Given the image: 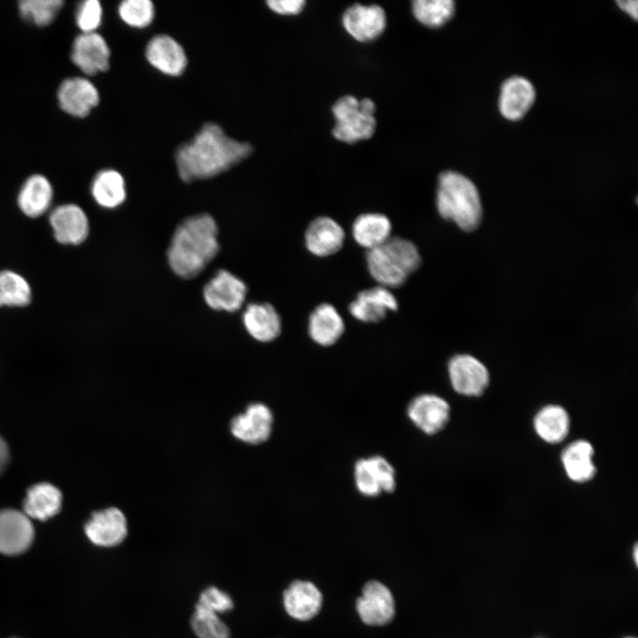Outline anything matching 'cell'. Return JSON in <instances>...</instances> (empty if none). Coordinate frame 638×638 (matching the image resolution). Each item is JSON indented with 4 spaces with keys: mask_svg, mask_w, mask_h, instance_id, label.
<instances>
[{
    "mask_svg": "<svg viewBox=\"0 0 638 638\" xmlns=\"http://www.w3.org/2000/svg\"><path fill=\"white\" fill-rule=\"evenodd\" d=\"M252 151L249 144L229 137L219 125L209 122L178 148V174L185 182L214 177L247 158Z\"/></svg>",
    "mask_w": 638,
    "mask_h": 638,
    "instance_id": "cell-1",
    "label": "cell"
},
{
    "mask_svg": "<svg viewBox=\"0 0 638 638\" xmlns=\"http://www.w3.org/2000/svg\"><path fill=\"white\" fill-rule=\"evenodd\" d=\"M217 237V224L209 214H197L183 221L167 253L171 269L183 278L198 275L219 251Z\"/></svg>",
    "mask_w": 638,
    "mask_h": 638,
    "instance_id": "cell-2",
    "label": "cell"
},
{
    "mask_svg": "<svg viewBox=\"0 0 638 638\" xmlns=\"http://www.w3.org/2000/svg\"><path fill=\"white\" fill-rule=\"evenodd\" d=\"M436 206L440 216L452 221L464 231L478 228L482 206L475 184L464 175L446 171L440 175Z\"/></svg>",
    "mask_w": 638,
    "mask_h": 638,
    "instance_id": "cell-3",
    "label": "cell"
},
{
    "mask_svg": "<svg viewBox=\"0 0 638 638\" xmlns=\"http://www.w3.org/2000/svg\"><path fill=\"white\" fill-rule=\"evenodd\" d=\"M368 269L379 285L398 287L420 266L421 257L411 241L391 237L381 245L369 250L366 255Z\"/></svg>",
    "mask_w": 638,
    "mask_h": 638,
    "instance_id": "cell-4",
    "label": "cell"
},
{
    "mask_svg": "<svg viewBox=\"0 0 638 638\" xmlns=\"http://www.w3.org/2000/svg\"><path fill=\"white\" fill-rule=\"evenodd\" d=\"M375 110L370 98L359 101L353 96L340 97L332 106L336 120L333 136L347 144L370 138L376 128Z\"/></svg>",
    "mask_w": 638,
    "mask_h": 638,
    "instance_id": "cell-5",
    "label": "cell"
},
{
    "mask_svg": "<svg viewBox=\"0 0 638 638\" xmlns=\"http://www.w3.org/2000/svg\"><path fill=\"white\" fill-rule=\"evenodd\" d=\"M49 222L57 242L65 245L83 243L89 232V222L84 210L78 205L66 203L55 207Z\"/></svg>",
    "mask_w": 638,
    "mask_h": 638,
    "instance_id": "cell-6",
    "label": "cell"
},
{
    "mask_svg": "<svg viewBox=\"0 0 638 638\" xmlns=\"http://www.w3.org/2000/svg\"><path fill=\"white\" fill-rule=\"evenodd\" d=\"M354 480L358 491L365 496H377L382 492L391 493L396 486L393 467L379 455L357 461Z\"/></svg>",
    "mask_w": 638,
    "mask_h": 638,
    "instance_id": "cell-7",
    "label": "cell"
},
{
    "mask_svg": "<svg viewBox=\"0 0 638 638\" xmlns=\"http://www.w3.org/2000/svg\"><path fill=\"white\" fill-rule=\"evenodd\" d=\"M246 292V285L242 280L230 272L222 269L206 283L203 296L211 308L234 312L242 307Z\"/></svg>",
    "mask_w": 638,
    "mask_h": 638,
    "instance_id": "cell-8",
    "label": "cell"
},
{
    "mask_svg": "<svg viewBox=\"0 0 638 638\" xmlns=\"http://www.w3.org/2000/svg\"><path fill=\"white\" fill-rule=\"evenodd\" d=\"M361 619L370 626H384L394 617L395 605L389 588L377 580L367 582L356 601Z\"/></svg>",
    "mask_w": 638,
    "mask_h": 638,
    "instance_id": "cell-9",
    "label": "cell"
},
{
    "mask_svg": "<svg viewBox=\"0 0 638 638\" xmlns=\"http://www.w3.org/2000/svg\"><path fill=\"white\" fill-rule=\"evenodd\" d=\"M71 59L83 74L95 75L108 70L110 48L97 32L82 33L73 43Z\"/></svg>",
    "mask_w": 638,
    "mask_h": 638,
    "instance_id": "cell-10",
    "label": "cell"
},
{
    "mask_svg": "<svg viewBox=\"0 0 638 638\" xmlns=\"http://www.w3.org/2000/svg\"><path fill=\"white\" fill-rule=\"evenodd\" d=\"M59 107L67 114L84 118L99 103V93L96 86L87 78L81 76L65 79L57 92Z\"/></svg>",
    "mask_w": 638,
    "mask_h": 638,
    "instance_id": "cell-11",
    "label": "cell"
},
{
    "mask_svg": "<svg viewBox=\"0 0 638 638\" xmlns=\"http://www.w3.org/2000/svg\"><path fill=\"white\" fill-rule=\"evenodd\" d=\"M448 375L455 391L467 396L482 394L489 382L485 365L469 354L454 356L448 362Z\"/></svg>",
    "mask_w": 638,
    "mask_h": 638,
    "instance_id": "cell-12",
    "label": "cell"
},
{
    "mask_svg": "<svg viewBox=\"0 0 638 638\" xmlns=\"http://www.w3.org/2000/svg\"><path fill=\"white\" fill-rule=\"evenodd\" d=\"M84 529L87 537L93 544L100 547H114L121 544L127 537L128 523L121 510L111 507L94 512Z\"/></svg>",
    "mask_w": 638,
    "mask_h": 638,
    "instance_id": "cell-13",
    "label": "cell"
},
{
    "mask_svg": "<svg viewBox=\"0 0 638 638\" xmlns=\"http://www.w3.org/2000/svg\"><path fill=\"white\" fill-rule=\"evenodd\" d=\"M30 518L13 509L0 510V553L17 555L26 551L34 540Z\"/></svg>",
    "mask_w": 638,
    "mask_h": 638,
    "instance_id": "cell-14",
    "label": "cell"
},
{
    "mask_svg": "<svg viewBox=\"0 0 638 638\" xmlns=\"http://www.w3.org/2000/svg\"><path fill=\"white\" fill-rule=\"evenodd\" d=\"M273 415L263 403L250 404L245 411L232 418L230 432L237 440L257 445L266 441L272 429Z\"/></svg>",
    "mask_w": 638,
    "mask_h": 638,
    "instance_id": "cell-15",
    "label": "cell"
},
{
    "mask_svg": "<svg viewBox=\"0 0 638 638\" xmlns=\"http://www.w3.org/2000/svg\"><path fill=\"white\" fill-rule=\"evenodd\" d=\"M449 415L448 403L434 394L416 396L408 408L409 419L426 434H434L442 430L448 422Z\"/></svg>",
    "mask_w": 638,
    "mask_h": 638,
    "instance_id": "cell-16",
    "label": "cell"
},
{
    "mask_svg": "<svg viewBox=\"0 0 638 638\" xmlns=\"http://www.w3.org/2000/svg\"><path fill=\"white\" fill-rule=\"evenodd\" d=\"M145 58L154 68L169 76L182 74L187 66V56L183 48L167 35H156L148 42Z\"/></svg>",
    "mask_w": 638,
    "mask_h": 638,
    "instance_id": "cell-17",
    "label": "cell"
},
{
    "mask_svg": "<svg viewBox=\"0 0 638 638\" xmlns=\"http://www.w3.org/2000/svg\"><path fill=\"white\" fill-rule=\"evenodd\" d=\"M350 314L364 323H377L389 311L398 309V301L388 288L378 285L360 292L348 307Z\"/></svg>",
    "mask_w": 638,
    "mask_h": 638,
    "instance_id": "cell-18",
    "label": "cell"
},
{
    "mask_svg": "<svg viewBox=\"0 0 638 638\" xmlns=\"http://www.w3.org/2000/svg\"><path fill=\"white\" fill-rule=\"evenodd\" d=\"M342 22L345 29L357 41L375 39L385 27L384 10L376 4H354L344 13Z\"/></svg>",
    "mask_w": 638,
    "mask_h": 638,
    "instance_id": "cell-19",
    "label": "cell"
},
{
    "mask_svg": "<svg viewBox=\"0 0 638 638\" xmlns=\"http://www.w3.org/2000/svg\"><path fill=\"white\" fill-rule=\"evenodd\" d=\"M344 240L343 228L335 220L327 216L313 220L305 233L307 250L320 257L329 256L338 252Z\"/></svg>",
    "mask_w": 638,
    "mask_h": 638,
    "instance_id": "cell-20",
    "label": "cell"
},
{
    "mask_svg": "<svg viewBox=\"0 0 638 638\" xmlns=\"http://www.w3.org/2000/svg\"><path fill=\"white\" fill-rule=\"evenodd\" d=\"M323 603L320 590L311 582L295 580L284 592V605L293 619L305 621L318 614Z\"/></svg>",
    "mask_w": 638,
    "mask_h": 638,
    "instance_id": "cell-21",
    "label": "cell"
},
{
    "mask_svg": "<svg viewBox=\"0 0 638 638\" xmlns=\"http://www.w3.org/2000/svg\"><path fill=\"white\" fill-rule=\"evenodd\" d=\"M535 99L533 84L525 78L513 76L502 85L499 97V110L508 120L521 119Z\"/></svg>",
    "mask_w": 638,
    "mask_h": 638,
    "instance_id": "cell-22",
    "label": "cell"
},
{
    "mask_svg": "<svg viewBox=\"0 0 638 638\" xmlns=\"http://www.w3.org/2000/svg\"><path fill=\"white\" fill-rule=\"evenodd\" d=\"M52 199L53 188L49 179L35 174L27 177L20 187L17 204L26 216L37 218L49 210Z\"/></svg>",
    "mask_w": 638,
    "mask_h": 638,
    "instance_id": "cell-23",
    "label": "cell"
},
{
    "mask_svg": "<svg viewBox=\"0 0 638 638\" xmlns=\"http://www.w3.org/2000/svg\"><path fill=\"white\" fill-rule=\"evenodd\" d=\"M243 323L256 340L269 342L281 333V318L268 303H251L243 313Z\"/></svg>",
    "mask_w": 638,
    "mask_h": 638,
    "instance_id": "cell-24",
    "label": "cell"
},
{
    "mask_svg": "<svg viewBox=\"0 0 638 638\" xmlns=\"http://www.w3.org/2000/svg\"><path fill=\"white\" fill-rule=\"evenodd\" d=\"M345 331L343 318L329 303L318 305L308 319V333L318 345L329 346L335 344Z\"/></svg>",
    "mask_w": 638,
    "mask_h": 638,
    "instance_id": "cell-25",
    "label": "cell"
},
{
    "mask_svg": "<svg viewBox=\"0 0 638 638\" xmlns=\"http://www.w3.org/2000/svg\"><path fill=\"white\" fill-rule=\"evenodd\" d=\"M62 494L50 483H38L28 488L23 502L24 513L40 521L55 516L61 509Z\"/></svg>",
    "mask_w": 638,
    "mask_h": 638,
    "instance_id": "cell-26",
    "label": "cell"
},
{
    "mask_svg": "<svg viewBox=\"0 0 638 638\" xmlns=\"http://www.w3.org/2000/svg\"><path fill=\"white\" fill-rule=\"evenodd\" d=\"M392 224L382 214L369 213L358 216L352 226L355 242L368 251L376 248L391 237Z\"/></svg>",
    "mask_w": 638,
    "mask_h": 638,
    "instance_id": "cell-27",
    "label": "cell"
},
{
    "mask_svg": "<svg viewBox=\"0 0 638 638\" xmlns=\"http://www.w3.org/2000/svg\"><path fill=\"white\" fill-rule=\"evenodd\" d=\"M90 191L96 203L107 209L121 206L127 195L124 178L114 169L98 172L92 181Z\"/></svg>",
    "mask_w": 638,
    "mask_h": 638,
    "instance_id": "cell-28",
    "label": "cell"
},
{
    "mask_svg": "<svg viewBox=\"0 0 638 638\" xmlns=\"http://www.w3.org/2000/svg\"><path fill=\"white\" fill-rule=\"evenodd\" d=\"M594 449L586 440L570 444L562 454V463L568 477L576 482L590 480L595 474L593 463Z\"/></svg>",
    "mask_w": 638,
    "mask_h": 638,
    "instance_id": "cell-29",
    "label": "cell"
},
{
    "mask_svg": "<svg viewBox=\"0 0 638 638\" xmlns=\"http://www.w3.org/2000/svg\"><path fill=\"white\" fill-rule=\"evenodd\" d=\"M533 424L537 434L543 440L558 443L568 434L570 419L562 407L549 405L537 413Z\"/></svg>",
    "mask_w": 638,
    "mask_h": 638,
    "instance_id": "cell-30",
    "label": "cell"
},
{
    "mask_svg": "<svg viewBox=\"0 0 638 638\" xmlns=\"http://www.w3.org/2000/svg\"><path fill=\"white\" fill-rule=\"evenodd\" d=\"M32 289L20 274L4 269L0 271V307H22L29 305Z\"/></svg>",
    "mask_w": 638,
    "mask_h": 638,
    "instance_id": "cell-31",
    "label": "cell"
},
{
    "mask_svg": "<svg viewBox=\"0 0 638 638\" xmlns=\"http://www.w3.org/2000/svg\"><path fill=\"white\" fill-rule=\"evenodd\" d=\"M412 10L419 22L437 27L452 17L455 3L451 0H416L412 3Z\"/></svg>",
    "mask_w": 638,
    "mask_h": 638,
    "instance_id": "cell-32",
    "label": "cell"
},
{
    "mask_svg": "<svg viewBox=\"0 0 638 638\" xmlns=\"http://www.w3.org/2000/svg\"><path fill=\"white\" fill-rule=\"evenodd\" d=\"M63 4L61 0H21L19 10L26 20L44 27L55 19Z\"/></svg>",
    "mask_w": 638,
    "mask_h": 638,
    "instance_id": "cell-33",
    "label": "cell"
},
{
    "mask_svg": "<svg viewBox=\"0 0 638 638\" xmlns=\"http://www.w3.org/2000/svg\"><path fill=\"white\" fill-rule=\"evenodd\" d=\"M191 628L198 638H230L228 626L218 614L196 605L191 621Z\"/></svg>",
    "mask_w": 638,
    "mask_h": 638,
    "instance_id": "cell-34",
    "label": "cell"
},
{
    "mask_svg": "<svg viewBox=\"0 0 638 638\" xmlns=\"http://www.w3.org/2000/svg\"><path fill=\"white\" fill-rule=\"evenodd\" d=\"M121 20L132 27L149 26L155 16V8L150 0H125L118 7Z\"/></svg>",
    "mask_w": 638,
    "mask_h": 638,
    "instance_id": "cell-35",
    "label": "cell"
},
{
    "mask_svg": "<svg viewBox=\"0 0 638 638\" xmlns=\"http://www.w3.org/2000/svg\"><path fill=\"white\" fill-rule=\"evenodd\" d=\"M103 9L99 1L86 0L80 3L75 21L82 33L97 32L102 22Z\"/></svg>",
    "mask_w": 638,
    "mask_h": 638,
    "instance_id": "cell-36",
    "label": "cell"
},
{
    "mask_svg": "<svg viewBox=\"0 0 638 638\" xmlns=\"http://www.w3.org/2000/svg\"><path fill=\"white\" fill-rule=\"evenodd\" d=\"M216 614L225 613L233 609L234 603L231 597L216 587L206 588L199 595L196 604Z\"/></svg>",
    "mask_w": 638,
    "mask_h": 638,
    "instance_id": "cell-37",
    "label": "cell"
},
{
    "mask_svg": "<svg viewBox=\"0 0 638 638\" xmlns=\"http://www.w3.org/2000/svg\"><path fill=\"white\" fill-rule=\"evenodd\" d=\"M268 6L276 13L282 15L298 14L305 5L303 0H268Z\"/></svg>",
    "mask_w": 638,
    "mask_h": 638,
    "instance_id": "cell-38",
    "label": "cell"
},
{
    "mask_svg": "<svg viewBox=\"0 0 638 638\" xmlns=\"http://www.w3.org/2000/svg\"><path fill=\"white\" fill-rule=\"evenodd\" d=\"M617 4L620 9L629 14L634 19L638 18V2L636 0H618Z\"/></svg>",
    "mask_w": 638,
    "mask_h": 638,
    "instance_id": "cell-39",
    "label": "cell"
},
{
    "mask_svg": "<svg viewBox=\"0 0 638 638\" xmlns=\"http://www.w3.org/2000/svg\"><path fill=\"white\" fill-rule=\"evenodd\" d=\"M9 448L4 440L0 436V474L5 470L9 462Z\"/></svg>",
    "mask_w": 638,
    "mask_h": 638,
    "instance_id": "cell-40",
    "label": "cell"
},
{
    "mask_svg": "<svg viewBox=\"0 0 638 638\" xmlns=\"http://www.w3.org/2000/svg\"><path fill=\"white\" fill-rule=\"evenodd\" d=\"M637 553H638V552H637V545H635V546H634V562H635L636 564H637V560H638Z\"/></svg>",
    "mask_w": 638,
    "mask_h": 638,
    "instance_id": "cell-41",
    "label": "cell"
},
{
    "mask_svg": "<svg viewBox=\"0 0 638 638\" xmlns=\"http://www.w3.org/2000/svg\"><path fill=\"white\" fill-rule=\"evenodd\" d=\"M626 638H635V637H626Z\"/></svg>",
    "mask_w": 638,
    "mask_h": 638,
    "instance_id": "cell-42",
    "label": "cell"
}]
</instances>
